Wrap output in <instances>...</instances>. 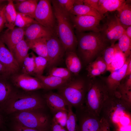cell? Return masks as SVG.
Segmentation results:
<instances>
[{
    "label": "cell",
    "mask_w": 131,
    "mask_h": 131,
    "mask_svg": "<svg viewBox=\"0 0 131 131\" xmlns=\"http://www.w3.org/2000/svg\"><path fill=\"white\" fill-rule=\"evenodd\" d=\"M131 105L117 92L111 93L104 104L99 117L104 119L113 131L131 128Z\"/></svg>",
    "instance_id": "6da1fadb"
},
{
    "label": "cell",
    "mask_w": 131,
    "mask_h": 131,
    "mask_svg": "<svg viewBox=\"0 0 131 131\" xmlns=\"http://www.w3.org/2000/svg\"><path fill=\"white\" fill-rule=\"evenodd\" d=\"M52 8L56 22V35L66 52H75L77 41L75 35L70 14L63 9L56 0H52Z\"/></svg>",
    "instance_id": "7a4b0ae2"
},
{
    "label": "cell",
    "mask_w": 131,
    "mask_h": 131,
    "mask_svg": "<svg viewBox=\"0 0 131 131\" xmlns=\"http://www.w3.org/2000/svg\"><path fill=\"white\" fill-rule=\"evenodd\" d=\"M76 33L78 54L84 62L87 65L110 45L103 39L99 32Z\"/></svg>",
    "instance_id": "3957f363"
},
{
    "label": "cell",
    "mask_w": 131,
    "mask_h": 131,
    "mask_svg": "<svg viewBox=\"0 0 131 131\" xmlns=\"http://www.w3.org/2000/svg\"><path fill=\"white\" fill-rule=\"evenodd\" d=\"M98 77L88 81L84 108L90 113L99 117L101 108L111 93L104 79Z\"/></svg>",
    "instance_id": "277c9868"
},
{
    "label": "cell",
    "mask_w": 131,
    "mask_h": 131,
    "mask_svg": "<svg viewBox=\"0 0 131 131\" xmlns=\"http://www.w3.org/2000/svg\"><path fill=\"white\" fill-rule=\"evenodd\" d=\"M47 106L43 98L34 93H13L3 106L8 114L43 110Z\"/></svg>",
    "instance_id": "5b68a950"
},
{
    "label": "cell",
    "mask_w": 131,
    "mask_h": 131,
    "mask_svg": "<svg viewBox=\"0 0 131 131\" xmlns=\"http://www.w3.org/2000/svg\"><path fill=\"white\" fill-rule=\"evenodd\" d=\"M72 78L64 85L57 89L58 93L76 110L84 106L88 81L77 76Z\"/></svg>",
    "instance_id": "8992f818"
},
{
    "label": "cell",
    "mask_w": 131,
    "mask_h": 131,
    "mask_svg": "<svg viewBox=\"0 0 131 131\" xmlns=\"http://www.w3.org/2000/svg\"><path fill=\"white\" fill-rule=\"evenodd\" d=\"M52 118L43 110L18 112L15 116L17 123L25 127L42 131H49Z\"/></svg>",
    "instance_id": "52a82bcc"
},
{
    "label": "cell",
    "mask_w": 131,
    "mask_h": 131,
    "mask_svg": "<svg viewBox=\"0 0 131 131\" xmlns=\"http://www.w3.org/2000/svg\"><path fill=\"white\" fill-rule=\"evenodd\" d=\"M125 30L117 14L113 13L106 16L105 23L100 25L99 32L103 39L111 45L118 40L124 33Z\"/></svg>",
    "instance_id": "ba28073f"
},
{
    "label": "cell",
    "mask_w": 131,
    "mask_h": 131,
    "mask_svg": "<svg viewBox=\"0 0 131 131\" xmlns=\"http://www.w3.org/2000/svg\"><path fill=\"white\" fill-rule=\"evenodd\" d=\"M34 18L38 23L55 32L56 21L50 0L39 1Z\"/></svg>",
    "instance_id": "9c48e42d"
},
{
    "label": "cell",
    "mask_w": 131,
    "mask_h": 131,
    "mask_svg": "<svg viewBox=\"0 0 131 131\" xmlns=\"http://www.w3.org/2000/svg\"><path fill=\"white\" fill-rule=\"evenodd\" d=\"M47 46L48 57L47 67L49 69L56 67L63 59L66 51L55 33L47 40Z\"/></svg>",
    "instance_id": "30bf717a"
},
{
    "label": "cell",
    "mask_w": 131,
    "mask_h": 131,
    "mask_svg": "<svg viewBox=\"0 0 131 131\" xmlns=\"http://www.w3.org/2000/svg\"><path fill=\"white\" fill-rule=\"evenodd\" d=\"M75 111L78 122L77 131H100V117L87 111L84 107Z\"/></svg>",
    "instance_id": "8fae6325"
},
{
    "label": "cell",
    "mask_w": 131,
    "mask_h": 131,
    "mask_svg": "<svg viewBox=\"0 0 131 131\" xmlns=\"http://www.w3.org/2000/svg\"><path fill=\"white\" fill-rule=\"evenodd\" d=\"M76 32L86 31L99 32L100 22L103 18L90 16H76L70 14Z\"/></svg>",
    "instance_id": "7c38bea8"
},
{
    "label": "cell",
    "mask_w": 131,
    "mask_h": 131,
    "mask_svg": "<svg viewBox=\"0 0 131 131\" xmlns=\"http://www.w3.org/2000/svg\"><path fill=\"white\" fill-rule=\"evenodd\" d=\"M12 81L16 86L26 91L45 89L40 80L36 77L22 73L15 74L12 77Z\"/></svg>",
    "instance_id": "4fadbf2b"
},
{
    "label": "cell",
    "mask_w": 131,
    "mask_h": 131,
    "mask_svg": "<svg viewBox=\"0 0 131 131\" xmlns=\"http://www.w3.org/2000/svg\"><path fill=\"white\" fill-rule=\"evenodd\" d=\"M43 98L53 115L60 111H68L67 106L69 105L58 93L49 92L44 94Z\"/></svg>",
    "instance_id": "5bb4252c"
},
{
    "label": "cell",
    "mask_w": 131,
    "mask_h": 131,
    "mask_svg": "<svg viewBox=\"0 0 131 131\" xmlns=\"http://www.w3.org/2000/svg\"><path fill=\"white\" fill-rule=\"evenodd\" d=\"M0 62L9 75L18 71L20 65L10 50L0 38Z\"/></svg>",
    "instance_id": "9a60e30c"
},
{
    "label": "cell",
    "mask_w": 131,
    "mask_h": 131,
    "mask_svg": "<svg viewBox=\"0 0 131 131\" xmlns=\"http://www.w3.org/2000/svg\"><path fill=\"white\" fill-rule=\"evenodd\" d=\"M131 60V55L127 58L122 66L119 69L110 72L106 79L105 82L111 93L115 92L120 85L125 75L128 63Z\"/></svg>",
    "instance_id": "2e32d148"
},
{
    "label": "cell",
    "mask_w": 131,
    "mask_h": 131,
    "mask_svg": "<svg viewBox=\"0 0 131 131\" xmlns=\"http://www.w3.org/2000/svg\"><path fill=\"white\" fill-rule=\"evenodd\" d=\"M55 32L40 24H33L25 28V36L27 41L44 38L48 40Z\"/></svg>",
    "instance_id": "e0dca14e"
},
{
    "label": "cell",
    "mask_w": 131,
    "mask_h": 131,
    "mask_svg": "<svg viewBox=\"0 0 131 131\" xmlns=\"http://www.w3.org/2000/svg\"><path fill=\"white\" fill-rule=\"evenodd\" d=\"M25 30L18 27L8 28L1 36L0 39L11 52L16 45L24 39Z\"/></svg>",
    "instance_id": "ac0fdd59"
},
{
    "label": "cell",
    "mask_w": 131,
    "mask_h": 131,
    "mask_svg": "<svg viewBox=\"0 0 131 131\" xmlns=\"http://www.w3.org/2000/svg\"><path fill=\"white\" fill-rule=\"evenodd\" d=\"M43 85L45 89L52 90L57 89L64 85L69 81L49 75L47 76L42 75H35Z\"/></svg>",
    "instance_id": "d6986e66"
},
{
    "label": "cell",
    "mask_w": 131,
    "mask_h": 131,
    "mask_svg": "<svg viewBox=\"0 0 131 131\" xmlns=\"http://www.w3.org/2000/svg\"><path fill=\"white\" fill-rule=\"evenodd\" d=\"M65 63L67 68L75 76H78L82 68V65L79 57L75 52H66Z\"/></svg>",
    "instance_id": "ffe728a7"
},
{
    "label": "cell",
    "mask_w": 131,
    "mask_h": 131,
    "mask_svg": "<svg viewBox=\"0 0 131 131\" xmlns=\"http://www.w3.org/2000/svg\"><path fill=\"white\" fill-rule=\"evenodd\" d=\"M38 1L36 0H25L21 2L14 4L17 12L27 15L34 18Z\"/></svg>",
    "instance_id": "44dd1931"
},
{
    "label": "cell",
    "mask_w": 131,
    "mask_h": 131,
    "mask_svg": "<svg viewBox=\"0 0 131 131\" xmlns=\"http://www.w3.org/2000/svg\"><path fill=\"white\" fill-rule=\"evenodd\" d=\"M125 2L124 0H99L98 12L104 16L108 12L117 11Z\"/></svg>",
    "instance_id": "7402d4cb"
},
{
    "label": "cell",
    "mask_w": 131,
    "mask_h": 131,
    "mask_svg": "<svg viewBox=\"0 0 131 131\" xmlns=\"http://www.w3.org/2000/svg\"><path fill=\"white\" fill-rule=\"evenodd\" d=\"M117 14L119 22L125 29L131 26V3L125 2L117 11Z\"/></svg>",
    "instance_id": "603a6c76"
},
{
    "label": "cell",
    "mask_w": 131,
    "mask_h": 131,
    "mask_svg": "<svg viewBox=\"0 0 131 131\" xmlns=\"http://www.w3.org/2000/svg\"><path fill=\"white\" fill-rule=\"evenodd\" d=\"M29 49L27 42L24 39L16 44L13 49L11 53L20 66H21L28 55Z\"/></svg>",
    "instance_id": "cb8c5ba5"
},
{
    "label": "cell",
    "mask_w": 131,
    "mask_h": 131,
    "mask_svg": "<svg viewBox=\"0 0 131 131\" xmlns=\"http://www.w3.org/2000/svg\"><path fill=\"white\" fill-rule=\"evenodd\" d=\"M8 3L4 8V13L6 20L5 26L8 28L15 27V22L17 12L15 8L13 0H8Z\"/></svg>",
    "instance_id": "d4e9b609"
},
{
    "label": "cell",
    "mask_w": 131,
    "mask_h": 131,
    "mask_svg": "<svg viewBox=\"0 0 131 131\" xmlns=\"http://www.w3.org/2000/svg\"><path fill=\"white\" fill-rule=\"evenodd\" d=\"M46 39L42 38L31 41H27L30 49L32 50L39 56L46 58L48 57Z\"/></svg>",
    "instance_id": "484cf974"
},
{
    "label": "cell",
    "mask_w": 131,
    "mask_h": 131,
    "mask_svg": "<svg viewBox=\"0 0 131 131\" xmlns=\"http://www.w3.org/2000/svg\"><path fill=\"white\" fill-rule=\"evenodd\" d=\"M70 14L76 16H90L104 18L96 10L83 4L75 5Z\"/></svg>",
    "instance_id": "4316f807"
},
{
    "label": "cell",
    "mask_w": 131,
    "mask_h": 131,
    "mask_svg": "<svg viewBox=\"0 0 131 131\" xmlns=\"http://www.w3.org/2000/svg\"><path fill=\"white\" fill-rule=\"evenodd\" d=\"M5 78H0V106H3L12 94V87Z\"/></svg>",
    "instance_id": "83f0119b"
},
{
    "label": "cell",
    "mask_w": 131,
    "mask_h": 131,
    "mask_svg": "<svg viewBox=\"0 0 131 131\" xmlns=\"http://www.w3.org/2000/svg\"><path fill=\"white\" fill-rule=\"evenodd\" d=\"M35 56L34 53L31 52L24 59L21 65L22 73L30 76L35 75Z\"/></svg>",
    "instance_id": "f1b7e54d"
},
{
    "label": "cell",
    "mask_w": 131,
    "mask_h": 131,
    "mask_svg": "<svg viewBox=\"0 0 131 131\" xmlns=\"http://www.w3.org/2000/svg\"><path fill=\"white\" fill-rule=\"evenodd\" d=\"M117 45L126 58L131 55V39L124 33L118 40Z\"/></svg>",
    "instance_id": "f546056e"
},
{
    "label": "cell",
    "mask_w": 131,
    "mask_h": 131,
    "mask_svg": "<svg viewBox=\"0 0 131 131\" xmlns=\"http://www.w3.org/2000/svg\"><path fill=\"white\" fill-rule=\"evenodd\" d=\"M49 75L69 81L72 77V74L67 68L54 67L49 68Z\"/></svg>",
    "instance_id": "4dcf8cb0"
},
{
    "label": "cell",
    "mask_w": 131,
    "mask_h": 131,
    "mask_svg": "<svg viewBox=\"0 0 131 131\" xmlns=\"http://www.w3.org/2000/svg\"><path fill=\"white\" fill-rule=\"evenodd\" d=\"M37 23L33 18L30 16L17 12L15 22V26L25 28L33 24Z\"/></svg>",
    "instance_id": "1f68e13d"
},
{
    "label": "cell",
    "mask_w": 131,
    "mask_h": 131,
    "mask_svg": "<svg viewBox=\"0 0 131 131\" xmlns=\"http://www.w3.org/2000/svg\"><path fill=\"white\" fill-rule=\"evenodd\" d=\"M126 58L124 54L119 49L113 61L107 67V71L111 72L119 69L124 64Z\"/></svg>",
    "instance_id": "d6a6232c"
},
{
    "label": "cell",
    "mask_w": 131,
    "mask_h": 131,
    "mask_svg": "<svg viewBox=\"0 0 131 131\" xmlns=\"http://www.w3.org/2000/svg\"><path fill=\"white\" fill-rule=\"evenodd\" d=\"M119 49L117 44L111 45L105 48L101 55L106 62L107 67L112 62Z\"/></svg>",
    "instance_id": "836d02e7"
},
{
    "label": "cell",
    "mask_w": 131,
    "mask_h": 131,
    "mask_svg": "<svg viewBox=\"0 0 131 131\" xmlns=\"http://www.w3.org/2000/svg\"><path fill=\"white\" fill-rule=\"evenodd\" d=\"M68 117L66 128L67 131H77V121L76 115L73 111L72 107L67 106Z\"/></svg>",
    "instance_id": "e575fe53"
},
{
    "label": "cell",
    "mask_w": 131,
    "mask_h": 131,
    "mask_svg": "<svg viewBox=\"0 0 131 131\" xmlns=\"http://www.w3.org/2000/svg\"><path fill=\"white\" fill-rule=\"evenodd\" d=\"M35 75H42L47 67L48 60L46 58L38 56H35Z\"/></svg>",
    "instance_id": "d590c367"
},
{
    "label": "cell",
    "mask_w": 131,
    "mask_h": 131,
    "mask_svg": "<svg viewBox=\"0 0 131 131\" xmlns=\"http://www.w3.org/2000/svg\"><path fill=\"white\" fill-rule=\"evenodd\" d=\"M88 65L98 70L102 74L107 71V65L101 54Z\"/></svg>",
    "instance_id": "8d00e7d4"
},
{
    "label": "cell",
    "mask_w": 131,
    "mask_h": 131,
    "mask_svg": "<svg viewBox=\"0 0 131 131\" xmlns=\"http://www.w3.org/2000/svg\"><path fill=\"white\" fill-rule=\"evenodd\" d=\"M67 112L61 111L56 113L53 115L52 120L66 128L68 117Z\"/></svg>",
    "instance_id": "74e56055"
},
{
    "label": "cell",
    "mask_w": 131,
    "mask_h": 131,
    "mask_svg": "<svg viewBox=\"0 0 131 131\" xmlns=\"http://www.w3.org/2000/svg\"><path fill=\"white\" fill-rule=\"evenodd\" d=\"M56 1L61 8L70 14L74 5L75 1V0H58Z\"/></svg>",
    "instance_id": "f35d334b"
},
{
    "label": "cell",
    "mask_w": 131,
    "mask_h": 131,
    "mask_svg": "<svg viewBox=\"0 0 131 131\" xmlns=\"http://www.w3.org/2000/svg\"><path fill=\"white\" fill-rule=\"evenodd\" d=\"M49 131H67L66 128L51 120Z\"/></svg>",
    "instance_id": "ab89813d"
},
{
    "label": "cell",
    "mask_w": 131,
    "mask_h": 131,
    "mask_svg": "<svg viewBox=\"0 0 131 131\" xmlns=\"http://www.w3.org/2000/svg\"><path fill=\"white\" fill-rule=\"evenodd\" d=\"M99 0H83V2L84 4L94 9L98 12Z\"/></svg>",
    "instance_id": "60d3db41"
},
{
    "label": "cell",
    "mask_w": 131,
    "mask_h": 131,
    "mask_svg": "<svg viewBox=\"0 0 131 131\" xmlns=\"http://www.w3.org/2000/svg\"><path fill=\"white\" fill-rule=\"evenodd\" d=\"M13 128L15 131H42L25 127L17 122L14 125Z\"/></svg>",
    "instance_id": "b9f144b4"
},
{
    "label": "cell",
    "mask_w": 131,
    "mask_h": 131,
    "mask_svg": "<svg viewBox=\"0 0 131 131\" xmlns=\"http://www.w3.org/2000/svg\"><path fill=\"white\" fill-rule=\"evenodd\" d=\"M100 118V131H111L110 127L107 122L103 118Z\"/></svg>",
    "instance_id": "7bdbcfd3"
},
{
    "label": "cell",
    "mask_w": 131,
    "mask_h": 131,
    "mask_svg": "<svg viewBox=\"0 0 131 131\" xmlns=\"http://www.w3.org/2000/svg\"><path fill=\"white\" fill-rule=\"evenodd\" d=\"M4 7L0 12V32L2 30L4 26H5L6 23V20L4 13Z\"/></svg>",
    "instance_id": "ee69618b"
},
{
    "label": "cell",
    "mask_w": 131,
    "mask_h": 131,
    "mask_svg": "<svg viewBox=\"0 0 131 131\" xmlns=\"http://www.w3.org/2000/svg\"><path fill=\"white\" fill-rule=\"evenodd\" d=\"M9 75L5 67L0 62V78H5Z\"/></svg>",
    "instance_id": "f6af8a7d"
},
{
    "label": "cell",
    "mask_w": 131,
    "mask_h": 131,
    "mask_svg": "<svg viewBox=\"0 0 131 131\" xmlns=\"http://www.w3.org/2000/svg\"><path fill=\"white\" fill-rule=\"evenodd\" d=\"M131 74V60L128 63L126 74L124 78Z\"/></svg>",
    "instance_id": "bcb514c9"
},
{
    "label": "cell",
    "mask_w": 131,
    "mask_h": 131,
    "mask_svg": "<svg viewBox=\"0 0 131 131\" xmlns=\"http://www.w3.org/2000/svg\"><path fill=\"white\" fill-rule=\"evenodd\" d=\"M124 33L131 39V26H129L125 30Z\"/></svg>",
    "instance_id": "7dc6e473"
},
{
    "label": "cell",
    "mask_w": 131,
    "mask_h": 131,
    "mask_svg": "<svg viewBox=\"0 0 131 131\" xmlns=\"http://www.w3.org/2000/svg\"><path fill=\"white\" fill-rule=\"evenodd\" d=\"M6 0H0V6L3 4V3L6 1Z\"/></svg>",
    "instance_id": "c3c4849f"
},
{
    "label": "cell",
    "mask_w": 131,
    "mask_h": 131,
    "mask_svg": "<svg viewBox=\"0 0 131 131\" xmlns=\"http://www.w3.org/2000/svg\"><path fill=\"white\" fill-rule=\"evenodd\" d=\"M5 5L4 4H3L0 6V12Z\"/></svg>",
    "instance_id": "681fc988"
},
{
    "label": "cell",
    "mask_w": 131,
    "mask_h": 131,
    "mask_svg": "<svg viewBox=\"0 0 131 131\" xmlns=\"http://www.w3.org/2000/svg\"><path fill=\"white\" fill-rule=\"evenodd\" d=\"M2 123V119L1 115L0 114V126L1 125Z\"/></svg>",
    "instance_id": "f907efd6"
}]
</instances>
